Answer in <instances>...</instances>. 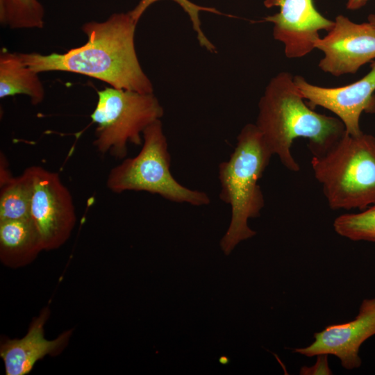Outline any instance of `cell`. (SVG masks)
I'll use <instances>...</instances> for the list:
<instances>
[{
  "mask_svg": "<svg viewBox=\"0 0 375 375\" xmlns=\"http://www.w3.org/2000/svg\"><path fill=\"white\" fill-rule=\"evenodd\" d=\"M137 22L130 14L115 13L103 22H90L82 26L87 42L64 53H19L24 63L36 73L62 71L86 75L111 87L153 93L135 49Z\"/></svg>",
  "mask_w": 375,
  "mask_h": 375,
  "instance_id": "1",
  "label": "cell"
},
{
  "mask_svg": "<svg viewBox=\"0 0 375 375\" xmlns=\"http://www.w3.org/2000/svg\"><path fill=\"white\" fill-rule=\"evenodd\" d=\"M304 100L294 75L282 72L269 81L258 103L255 124L273 155L292 172L300 169L290 151L295 139L307 138L312 156H318L346 131L338 117L315 112Z\"/></svg>",
  "mask_w": 375,
  "mask_h": 375,
  "instance_id": "2",
  "label": "cell"
},
{
  "mask_svg": "<svg viewBox=\"0 0 375 375\" xmlns=\"http://www.w3.org/2000/svg\"><path fill=\"white\" fill-rule=\"evenodd\" d=\"M273 153L256 124H246L237 137L229 158L218 166L219 199L231 206V219L220 241L224 253L229 255L242 241L256 232L248 225L260 215L265 199L258 184Z\"/></svg>",
  "mask_w": 375,
  "mask_h": 375,
  "instance_id": "3",
  "label": "cell"
},
{
  "mask_svg": "<svg viewBox=\"0 0 375 375\" xmlns=\"http://www.w3.org/2000/svg\"><path fill=\"white\" fill-rule=\"evenodd\" d=\"M311 165L332 210L375 204V136L345 131L324 154L312 156Z\"/></svg>",
  "mask_w": 375,
  "mask_h": 375,
  "instance_id": "4",
  "label": "cell"
},
{
  "mask_svg": "<svg viewBox=\"0 0 375 375\" xmlns=\"http://www.w3.org/2000/svg\"><path fill=\"white\" fill-rule=\"evenodd\" d=\"M142 147L133 158H124L108 173L106 186L116 194L144 191L176 203L206 206L208 195L178 183L171 173V156L160 119L151 124L142 133Z\"/></svg>",
  "mask_w": 375,
  "mask_h": 375,
  "instance_id": "5",
  "label": "cell"
},
{
  "mask_svg": "<svg viewBox=\"0 0 375 375\" xmlns=\"http://www.w3.org/2000/svg\"><path fill=\"white\" fill-rule=\"evenodd\" d=\"M90 117L97 124L93 145L101 154L124 159L128 144L140 145L142 133L160 119L163 108L153 93H140L112 87L99 90Z\"/></svg>",
  "mask_w": 375,
  "mask_h": 375,
  "instance_id": "6",
  "label": "cell"
},
{
  "mask_svg": "<svg viewBox=\"0 0 375 375\" xmlns=\"http://www.w3.org/2000/svg\"><path fill=\"white\" fill-rule=\"evenodd\" d=\"M30 168L33 179L30 217L44 251L55 250L69 240L76 225L72 197L58 173L37 165Z\"/></svg>",
  "mask_w": 375,
  "mask_h": 375,
  "instance_id": "7",
  "label": "cell"
},
{
  "mask_svg": "<svg viewBox=\"0 0 375 375\" xmlns=\"http://www.w3.org/2000/svg\"><path fill=\"white\" fill-rule=\"evenodd\" d=\"M324 53L319 69L334 76L355 74L360 67L375 60V27L358 24L339 15L331 29L315 43Z\"/></svg>",
  "mask_w": 375,
  "mask_h": 375,
  "instance_id": "8",
  "label": "cell"
},
{
  "mask_svg": "<svg viewBox=\"0 0 375 375\" xmlns=\"http://www.w3.org/2000/svg\"><path fill=\"white\" fill-rule=\"evenodd\" d=\"M370 67L361 79L341 87L315 85L300 75L294 76V81L311 108L320 106L330 110L342 122L347 133L358 135L362 133V113H375V60Z\"/></svg>",
  "mask_w": 375,
  "mask_h": 375,
  "instance_id": "9",
  "label": "cell"
},
{
  "mask_svg": "<svg viewBox=\"0 0 375 375\" xmlns=\"http://www.w3.org/2000/svg\"><path fill=\"white\" fill-rule=\"evenodd\" d=\"M267 8L278 7L279 12L264 19L274 24V38L284 44L288 58H300L315 49L319 31H329L334 21L324 17L313 0H265Z\"/></svg>",
  "mask_w": 375,
  "mask_h": 375,
  "instance_id": "10",
  "label": "cell"
},
{
  "mask_svg": "<svg viewBox=\"0 0 375 375\" xmlns=\"http://www.w3.org/2000/svg\"><path fill=\"white\" fill-rule=\"evenodd\" d=\"M375 335V298L364 299L356 318L351 321L331 324L314 334L308 346L295 349L294 352L306 357L333 355L347 369L358 368L361 345Z\"/></svg>",
  "mask_w": 375,
  "mask_h": 375,
  "instance_id": "11",
  "label": "cell"
},
{
  "mask_svg": "<svg viewBox=\"0 0 375 375\" xmlns=\"http://www.w3.org/2000/svg\"><path fill=\"white\" fill-rule=\"evenodd\" d=\"M50 316L49 306L42 308L34 317L26 334L19 339H3L0 345L6 375H26L38 361L46 356H56L67 346L73 329L60 333L56 339L49 340L44 337V325Z\"/></svg>",
  "mask_w": 375,
  "mask_h": 375,
  "instance_id": "12",
  "label": "cell"
},
{
  "mask_svg": "<svg viewBox=\"0 0 375 375\" xmlns=\"http://www.w3.org/2000/svg\"><path fill=\"white\" fill-rule=\"evenodd\" d=\"M42 251L40 235L31 217L0 221V260L4 266L26 267Z\"/></svg>",
  "mask_w": 375,
  "mask_h": 375,
  "instance_id": "13",
  "label": "cell"
},
{
  "mask_svg": "<svg viewBox=\"0 0 375 375\" xmlns=\"http://www.w3.org/2000/svg\"><path fill=\"white\" fill-rule=\"evenodd\" d=\"M25 94L33 105L40 103L44 90L38 73L22 61L19 53L2 49L0 53V98Z\"/></svg>",
  "mask_w": 375,
  "mask_h": 375,
  "instance_id": "14",
  "label": "cell"
},
{
  "mask_svg": "<svg viewBox=\"0 0 375 375\" xmlns=\"http://www.w3.org/2000/svg\"><path fill=\"white\" fill-rule=\"evenodd\" d=\"M33 194L30 167L0 184V221L29 218Z\"/></svg>",
  "mask_w": 375,
  "mask_h": 375,
  "instance_id": "15",
  "label": "cell"
},
{
  "mask_svg": "<svg viewBox=\"0 0 375 375\" xmlns=\"http://www.w3.org/2000/svg\"><path fill=\"white\" fill-rule=\"evenodd\" d=\"M44 9L38 0H0V20L12 28H42Z\"/></svg>",
  "mask_w": 375,
  "mask_h": 375,
  "instance_id": "16",
  "label": "cell"
},
{
  "mask_svg": "<svg viewBox=\"0 0 375 375\" xmlns=\"http://www.w3.org/2000/svg\"><path fill=\"white\" fill-rule=\"evenodd\" d=\"M333 228L338 235L349 240L375 242V204L359 212L338 216Z\"/></svg>",
  "mask_w": 375,
  "mask_h": 375,
  "instance_id": "17",
  "label": "cell"
},
{
  "mask_svg": "<svg viewBox=\"0 0 375 375\" xmlns=\"http://www.w3.org/2000/svg\"><path fill=\"white\" fill-rule=\"evenodd\" d=\"M160 0H140L139 3L128 13L133 19L138 23V20L144 12V11L153 3ZM177 3L184 11L189 15L192 27L197 33V37L199 44L206 49L208 51L214 53L216 51V47L206 38L201 27V21L199 18L200 11L210 12L215 14L221 15L222 13L214 8L201 6L194 3L190 0H172Z\"/></svg>",
  "mask_w": 375,
  "mask_h": 375,
  "instance_id": "18",
  "label": "cell"
},
{
  "mask_svg": "<svg viewBox=\"0 0 375 375\" xmlns=\"http://www.w3.org/2000/svg\"><path fill=\"white\" fill-rule=\"evenodd\" d=\"M369 0H347V8L354 10L363 7Z\"/></svg>",
  "mask_w": 375,
  "mask_h": 375,
  "instance_id": "19",
  "label": "cell"
},
{
  "mask_svg": "<svg viewBox=\"0 0 375 375\" xmlns=\"http://www.w3.org/2000/svg\"><path fill=\"white\" fill-rule=\"evenodd\" d=\"M368 22L375 27V14H370L368 16Z\"/></svg>",
  "mask_w": 375,
  "mask_h": 375,
  "instance_id": "20",
  "label": "cell"
}]
</instances>
